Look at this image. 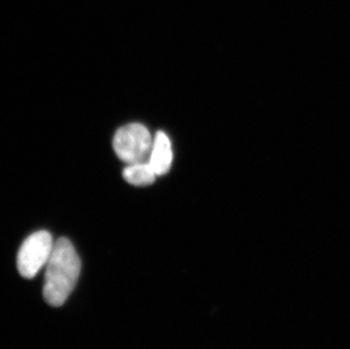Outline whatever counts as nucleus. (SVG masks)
<instances>
[{
    "label": "nucleus",
    "mask_w": 350,
    "mask_h": 349,
    "mask_svg": "<svg viewBox=\"0 0 350 349\" xmlns=\"http://www.w3.org/2000/svg\"><path fill=\"white\" fill-rule=\"evenodd\" d=\"M46 267L43 297L51 307H62L75 288L81 272L79 254L68 238L55 242Z\"/></svg>",
    "instance_id": "nucleus-1"
},
{
    "label": "nucleus",
    "mask_w": 350,
    "mask_h": 349,
    "mask_svg": "<svg viewBox=\"0 0 350 349\" xmlns=\"http://www.w3.org/2000/svg\"><path fill=\"white\" fill-rule=\"evenodd\" d=\"M153 138L142 124H129L117 131L113 138V150L127 165L149 161Z\"/></svg>",
    "instance_id": "nucleus-2"
},
{
    "label": "nucleus",
    "mask_w": 350,
    "mask_h": 349,
    "mask_svg": "<svg viewBox=\"0 0 350 349\" xmlns=\"http://www.w3.org/2000/svg\"><path fill=\"white\" fill-rule=\"evenodd\" d=\"M53 236L46 231L30 235L23 242L17 254V269L21 276L27 279L37 276L49 261L53 248Z\"/></svg>",
    "instance_id": "nucleus-3"
},
{
    "label": "nucleus",
    "mask_w": 350,
    "mask_h": 349,
    "mask_svg": "<svg viewBox=\"0 0 350 349\" xmlns=\"http://www.w3.org/2000/svg\"><path fill=\"white\" fill-rule=\"evenodd\" d=\"M172 143L165 133L159 131L153 138L152 150L150 153L149 164L158 176L167 174L172 167Z\"/></svg>",
    "instance_id": "nucleus-4"
},
{
    "label": "nucleus",
    "mask_w": 350,
    "mask_h": 349,
    "mask_svg": "<svg viewBox=\"0 0 350 349\" xmlns=\"http://www.w3.org/2000/svg\"><path fill=\"white\" fill-rule=\"evenodd\" d=\"M122 176L125 181L131 185L135 186H148L156 181V172L153 170L152 167L149 162H137L129 165L124 169Z\"/></svg>",
    "instance_id": "nucleus-5"
}]
</instances>
